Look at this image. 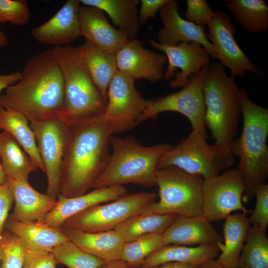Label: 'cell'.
I'll return each instance as SVG.
<instances>
[{
	"label": "cell",
	"mask_w": 268,
	"mask_h": 268,
	"mask_svg": "<svg viewBox=\"0 0 268 268\" xmlns=\"http://www.w3.org/2000/svg\"><path fill=\"white\" fill-rule=\"evenodd\" d=\"M113 124L102 115L68 125L59 194L72 198L87 193L109 161Z\"/></svg>",
	"instance_id": "obj_1"
},
{
	"label": "cell",
	"mask_w": 268,
	"mask_h": 268,
	"mask_svg": "<svg viewBox=\"0 0 268 268\" xmlns=\"http://www.w3.org/2000/svg\"><path fill=\"white\" fill-rule=\"evenodd\" d=\"M64 105L63 75L52 49L29 59L19 80L0 95V107L19 112L30 123L60 117Z\"/></svg>",
	"instance_id": "obj_2"
},
{
	"label": "cell",
	"mask_w": 268,
	"mask_h": 268,
	"mask_svg": "<svg viewBox=\"0 0 268 268\" xmlns=\"http://www.w3.org/2000/svg\"><path fill=\"white\" fill-rule=\"evenodd\" d=\"M243 118L242 131L231 147L236 168L245 185L242 201L255 196L256 188L266 183L268 175V109L255 103L247 90L239 88Z\"/></svg>",
	"instance_id": "obj_3"
},
{
	"label": "cell",
	"mask_w": 268,
	"mask_h": 268,
	"mask_svg": "<svg viewBox=\"0 0 268 268\" xmlns=\"http://www.w3.org/2000/svg\"><path fill=\"white\" fill-rule=\"evenodd\" d=\"M235 78L228 76L218 62L209 65L202 85L205 126L214 144L232 156L231 147L242 114L240 90Z\"/></svg>",
	"instance_id": "obj_4"
},
{
	"label": "cell",
	"mask_w": 268,
	"mask_h": 268,
	"mask_svg": "<svg viewBox=\"0 0 268 268\" xmlns=\"http://www.w3.org/2000/svg\"><path fill=\"white\" fill-rule=\"evenodd\" d=\"M172 146L167 143L143 146L133 137L113 134L110 139L109 161L93 188L130 183L145 187L156 186L157 164Z\"/></svg>",
	"instance_id": "obj_5"
},
{
	"label": "cell",
	"mask_w": 268,
	"mask_h": 268,
	"mask_svg": "<svg viewBox=\"0 0 268 268\" xmlns=\"http://www.w3.org/2000/svg\"><path fill=\"white\" fill-rule=\"evenodd\" d=\"M64 86V105L60 117L67 125L104 114L107 103L83 62L80 46L54 47Z\"/></svg>",
	"instance_id": "obj_6"
},
{
	"label": "cell",
	"mask_w": 268,
	"mask_h": 268,
	"mask_svg": "<svg viewBox=\"0 0 268 268\" xmlns=\"http://www.w3.org/2000/svg\"><path fill=\"white\" fill-rule=\"evenodd\" d=\"M155 176L159 200L148 204L140 213L201 215L204 179L201 176L172 166L157 169Z\"/></svg>",
	"instance_id": "obj_7"
},
{
	"label": "cell",
	"mask_w": 268,
	"mask_h": 268,
	"mask_svg": "<svg viewBox=\"0 0 268 268\" xmlns=\"http://www.w3.org/2000/svg\"><path fill=\"white\" fill-rule=\"evenodd\" d=\"M206 138L199 132L192 130L187 137L164 154L156 169L175 166L205 180L230 167L235 158L221 147L208 143Z\"/></svg>",
	"instance_id": "obj_8"
},
{
	"label": "cell",
	"mask_w": 268,
	"mask_h": 268,
	"mask_svg": "<svg viewBox=\"0 0 268 268\" xmlns=\"http://www.w3.org/2000/svg\"><path fill=\"white\" fill-rule=\"evenodd\" d=\"M157 197L154 192L125 194L117 200L94 205L73 215L64 222L61 229L88 233L112 230L130 217L139 213Z\"/></svg>",
	"instance_id": "obj_9"
},
{
	"label": "cell",
	"mask_w": 268,
	"mask_h": 268,
	"mask_svg": "<svg viewBox=\"0 0 268 268\" xmlns=\"http://www.w3.org/2000/svg\"><path fill=\"white\" fill-rule=\"evenodd\" d=\"M208 66L192 74L188 85L180 90L165 96L146 100L145 109L138 123L154 119L163 112H177L188 119L192 130L197 131L207 137L202 85Z\"/></svg>",
	"instance_id": "obj_10"
},
{
	"label": "cell",
	"mask_w": 268,
	"mask_h": 268,
	"mask_svg": "<svg viewBox=\"0 0 268 268\" xmlns=\"http://www.w3.org/2000/svg\"><path fill=\"white\" fill-rule=\"evenodd\" d=\"M245 190L244 182L236 168L204 180L201 215L211 222L225 219L237 210L251 214L252 210L242 204Z\"/></svg>",
	"instance_id": "obj_11"
},
{
	"label": "cell",
	"mask_w": 268,
	"mask_h": 268,
	"mask_svg": "<svg viewBox=\"0 0 268 268\" xmlns=\"http://www.w3.org/2000/svg\"><path fill=\"white\" fill-rule=\"evenodd\" d=\"M47 178L46 194L57 199L59 194L68 125L60 117L30 123Z\"/></svg>",
	"instance_id": "obj_12"
},
{
	"label": "cell",
	"mask_w": 268,
	"mask_h": 268,
	"mask_svg": "<svg viewBox=\"0 0 268 268\" xmlns=\"http://www.w3.org/2000/svg\"><path fill=\"white\" fill-rule=\"evenodd\" d=\"M214 16L207 25V38L211 43L217 59L230 70L231 75L243 78L248 71L258 78L267 76L257 68L237 44L235 38L236 27L229 14L215 10Z\"/></svg>",
	"instance_id": "obj_13"
},
{
	"label": "cell",
	"mask_w": 268,
	"mask_h": 268,
	"mask_svg": "<svg viewBox=\"0 0 268 268\" xmlns=\"http://www.w3.org/2000/svg\"><path fill=\"white\" fill-rule=\"evenodd\" d=\"M132 78L119 71L111 81L103 115L115 128V134L133 129L143 113L146 100L136 90Z\"/></svg>",
	"instance_id": "obj_14"
},
{
	"label": "cell",
	"mask_w": 268,
	"mask_h": 268,
	"mask_svg": "<svg viewBox=\"0 0 268 268\" xmlns=\"http://www.w3.org/2000/svg\"><path fill=\"white\" fill-rule=\"evenodd\" d=\"M149 44L164 53L167 66L163 78L169 81L172 88H184L190 82V77L209 65L210 56L199 43L183 42L174 46L161 45L153 40Z\"/></svg>",
	"instance_id": "obj_15"
},
{
	"label": "cell",
	"mask_w": 268,
	"mask_h": 268,
	"mask_svg": "<svg viewBox=\"0 0 268 268\" xmlns=\"http://www.w3.org/2000/svg\"><path fill=\"white\" fill-rule=\"evenodd\" d=\"M118 71L134 80L143 78L150 82H158L163 78L167 59L143 47L137 38L129 39L115 54Z\"/></svg>",
	"instance_id": "obj_16"
},
{
	"label": "cell",
	"mask_w": 268,
	"mask_h": 268,
	"mask_svg": "<svg viewBox=\"0 0 268 268\" xmlns=\"http://www.w3.org/2000/svg\"><path fill=\"white\" fill-rule=\"evenodd\" d=\"M163 25L157 33L158 43L174 46L183 42H195L200 44L210 58L217 59L211 43L207 38L204 28L182 18L179 12L176 0H168L159 10Z\"/></svg>",
	"instance_id": "obj_17"
},
{
	"label": "cell",
	"mask_w": 268,
	"mask_h": 268,
	"mask_svg": "<svg viewBox=\"0 0 268 268\" xmlns=\"http://www.w3.org/2000/svg\"><path fill=\"white\" fill-rule=\"evenodd\" d=\"M80 0H68L50 19L30 32L38 42L55 47L63 46L81 36L78 15Z\"/></svg>",
	"instance_id": "obj_18"
},
{
	"label": "cell",
	"mask_w": 268,
	"mask_h": 268,
	"mask_svg": "<svg viewBox=\"0 0 268 268\" xmlns=\"http://www.w3.org/2000/svg\"><path fill=\"white\" fill-rule=\"evenodd\" d=\"M123 185L95 188L87 193L72 198L61 194L57 203L42 222L49 226L61 229L64 222L73 215L94 205L114 201L126 194Z\"/></svg>",
	"instance_id": "obj_19"
},
{
	"label": "cell",
	"mask_w": 268,
	"mask_h": 268,
	"mask_svg": "<svg viewBox=\"0 0 268 268\" xmlns=\"http://www.w3.org/2000/svg\"><path fill=\"white\" fill-rule=\"evenodd\" d=\"M78 15L81 36L101 50L115 55L129 41L124 32L110 25L101 9L80 5Z\"/></svg>",
	"instance_id": "obj_20"
},
{
	"label": "cell",
	"mask_w": 268,
	"mask_h": 268,
	"mask_svg": "<svg viewBox=\"0 0 268 268\" xmlns=\"http://www.w3.org/2000/svg\"><path fill=\"white\" fill-rule=\"evenodd\" d=\"M164 245L216 244L223 238L203 216L177 215L162 234Z\"/></svg>",
	"instance_id": "obj_21"
},
{
	"label": "cell",
	"mask_w": 268,
	"mask_h": 268,
	"mask_svg": "<svg viewBox=\"0 0 268 268\" xmlns=\"http://www.w3.org/2000/svg\"><path fill=\"white\" fill-rule=\"evenodd\" d=\"M15 203L9 218L19 221H42L57 203V199L34 189L27 180L6 178Z\"/></svg>",
	"instance_id": "obj_22"
},
{
	"label": "cell",
	"mask_w": 268,
	"mask_h": 268,
	"mask_svg": "<svg viewBox=\"0 0 268 268\" xmlns=\"http://www.w3.org/2000/svg\"><path fill=\"white\" fill-rule=\"evenodd\" d=\"M61 229L71 241L82 250L106 263L121 260L126 242L122 235L116 230L88 233Z\"/></svg>",
	"instance_id": "obj_23"
},
{
	"label": "cell",
	"mask_w": 268,
	"mask_h": 268,
	"mask_svg": "<svg viewBox=\"0 0 268 268\" xmlns=\"http://www.w3.org/2000/svg\"><path fill=\"white\" fill-rule=\"evenodd\" d=\"M251 226L247 214L242 212L230 214L225 218L224 243L216 244L220 253L216 260L224 268H239V258Z\"/></svg>",
	"instance_id": "obj_24"
},
{
	"label": "cell",
	"mask_w": 268,
	"mask_h": 268,
	"mask_svg": "<svg viewBox=\"0 0 268 268\" xmlns=\"http://www.w3.org/2000/svg\"><path fill=\"white\" fill-rule=\"evenodd\" d=\"M219 253L216 244L164 245L148 256L141 266L154 267L170 262L198 266L215 260Z\"/></svg>",
	"instance_id": "obj_25"
},
{
	"label": "cell",
	"mask_w": 268,
	"mask_h": 268,
	"mask_svg": "<svg viewBox=\"0 0 268 268\" xmlns=\"http://www.w3.org/2000/svg\"><path fill=\"white\" fill-rule=\"evenodd\" d=\"M4 227L25 243L43 251L52 252L57 246L70 240L61 229L42 221H19L8 218Z\"/></svg>",
	"instance_id": "obj_26"
},
{
	"label": "cell",
	"mask_w": 268,
	"mask_h": 268,
	"mask_svg": "<svg viewBox=\"0 0 268 268\" xmlns=\"http://www.w3.org/2000/svg\"><path fill=\"white\" fill-rule=\"evenodd\" d=\"M80 48L83 62L94 83L107 100L108 86L118 71L115 55L101 50L87 40Z\"/></svg>",
	"instance_id": "obj_27"
},
{
	"label": "cell",
	"mask_w": 268,
	"mask_h": 268,
	"mask_svg": "<svg viewBox=\"0 0 268 268\" xmlns=\"http://www.w3.org/2000/svg\"><path fill=\"white\" fill-rule=\"evenodd\" d=\"M82 5L98 8L106 13L118 29L129 39L137 38L140 28L138 0H80Z\"/></svg>",
	"instance_id": "obj_28"
},
{
	"label": "cell",
	"mask_w": 268,
	"mask_h": 268,
	"mask_svg": "<svg viewBox=\"0 0 268 268\" xmlns=\"http://www.w3.org/2000/svg\"><path fill=\"white\" fill-rule=\"evenodd\" d=\"M0 160L6 178L28 180L38 169L17 140L5 131L0 132Z\"/></svg>",
	"instance_id": "obj_29"
},
{
	"label": "cell",
	"mask_w": 268,
	"mask_h": 268,
	"mask_svg": "<svg viewBox=\"0 0 268 268\" xmlns=\"http://www.w3.org/2000/svg\"><path fill=\"white\" fill-rule=\"evenodd\" d=\"M10 134L32 159L38 169L45 172L36 138L28 121L19 112L0 107V132Z\"/></svg>",
	"instance_id": "obj_30"
},
{
	"label": "cell",
	"mask_w": 268,
	"mask_h": 268,
	"mask_svg": "<svg viewBox=\"0 0 268 268\" xmlns=\"http://www.w3.org/2000/svg\"><path fill=\"white\" fill-rule=\"evenodd\" d=\"M227 8L243 28L254 35L268 30V6L263 0H227Z\"/></svg>",
	"instance_id": "obj_31"
},
{
	"label": "cell",
	"mask_w": 268,
	"mask_h": 268,
	"mask_svg": "<svg viewBox=\"0 0 268 268\" xmlns=\"http://www.w3.org/2000/svg\"><path fill=\"white\" fill-rule=\"evenodd\" d=\"M177 216L140 213L130 217L114 229L122 235L126 242H129L148 234H162Z\"/></svg>",
	"instance_id": "obj_32"
},
{
	"label": "cell",
	"mask_w": 268,
	"mask_h": 268,
	"mask_svg": "<svg viewBox=\"0 0 268 268\" xmlns=\"http://www.w3.org/2000/svg\"><path fill=\"white\" fill-rule=\"evenodd\" d=\"M238 260L239 268H268L266 231L251 226Z\"/></svg>",
	"instance_id": "obj_33"
},
{
	"label": "cell",
	"mask_w": 268,
	"mask_h": 268,
	"mask_svg": "<svg viewBox=\"0 0 268 268\" xmlns=\"http://www.w3.org/2000/svg\"><path fill=\"white\" fill-rule=\"evenodd\" d=\"M164 245L161 234L151 233L126 242L121 260L129 268L142 266L145 259Z\"/></svg>",
	"instance_id": "obj_34"
},
{
	"label": "cell",
	"mask_w": 268,
	"mask_h": 268,
	"mask_svg": "<svg viewBox=\"0 0 268 268\" xmlns=\"http://www.w3.org/2000/svg\"><path fill=\"white\" fill-rule=\"evenodd\" d=\"M52 252L57 264L68 268H99L106 263L84 251L70 240L57 246Z\"/></svg>",
	"instance_id": "obj_35"
},
{
	"label": "cell",
	"mask_w": 268,
	"mask_h": 268,
	"mask_svg": "<svg viewBox=\"0 0 268 268\" xmlns=\"http://www.w3.org/2000/svg\"><path fill=\"white\" fill-rule=\"evenodd\" d=\"M0 268H23L25 249L23 242L8 231L0 234Z\"/></svg>",
	"instance_id": "obj_36"
},
{
	"label": "cell",
	"mask_w": 268,
	"mask_h": 268,
	"mask_svg": "<svg viewBox=\"0 0 268 268\" xmlns=\"http://www.w3.org/2000/svg\"><path fill=\"white\" fill-rule=\"evenodd\" d=\"M30 11L25 0H0V23L10 22L17 26L27 24Z\"/></svg>",
	"instance_id": "obj_37"
},
{
	"label": "cell",
	"mask_w": 268,
	"mask_h": 268,
	"mask_svg": "<svg viewBox=\"0 0 268 268\" xmlns=\"http://www.w3.org/2000/svg\"><path fill=\"white\" fill-rule=\"evenodd\" d=\"M255 207L249 217L251 226L264 231L268 225V185L265 183L259 186L255 192Z\"/></svg>",
	"instance_id": "obj_38"
},
{
	"label": "cell",
	"mask_w": 268,
	"mask_h": 268,
	"mask_svg": "<svg viewBox=\"0 0 268 268\" xmlns=\"http://www.w3.org/2000/svg\"><path fill=\"white\" fill-rule=\"evenodd\" d=\"M185 19L198 26L204 27L207 25L214 16L205 0H188Z\"/></svg>",
	"instance_id": "obj_39"
},
{
	"label": "cell",
	"mask_w": 268,
	"mask_h": 268,
	"mask_svg": "<svg viewBox=\"0 0 268 268\" xmlns=\"http://www.w3.org/2000/svg\"><path fill=\"white\" fill-rule=\"evenodd\" d=\"M23 243L25 249L23 268H57L52 252L39 250Z\"/></svg>",
	"instance_id": "obj_40"
},
{
	"label": "cell",
	"mask_w": 268,
	"mask_h": 268,
	"mask_svg": "<svg viewBox=\"0 0 268 268\" xmlns=\"http://www.w3.org/2000/svg\"><path fill=\"white\" fill-rule=\"evenodd\" d=\"M13 201V197L6 180L0 186V234L3 231Z\"/></svg>",
	"instance_id": "obj_41"
},
{
	"label": "cell",
	"mask_w": 268,
	"mask_h": 268,
	"mask_svg": "<svg viewBox=\"0 0 268 268\" xmlns=\"http://www.w3.org/2000/svg\"><path fill=\"white\" fill-rule=\"evenodd\" d=\"M168 0H141L138 14L140 25H144L149 18L155 17L156 13Z\"/></svg>",
	"instance_id": "obj_42"
},
{
	"label": "cell",
	"mask_w": 268,
	"mask_h": 268,
	"mask_svg": "<svg viewBox=\"0 0 268 268\" xmlns=\"http://www.w3.org/2000/svg\"><path fill=\"white\" fill-rule=\"evenodd\" d=\"M20 72L15 71L7 74H0V93L7 87L16 83L20 79Z\"/></svg>",
	"instance_id": "obj_43"
},
{
	"label": "cell",
	"mask_w": 268,
	"mask_h": 268,
	"mask_svg": "<svg viewBox=\"0 0 268 268\" xmlns=\"http://www.w3.org/2000/svg\"><path fill=\"white\" fill-rule=\"evenodd\" d=\"M196 266L177 262H170L154 267L139 266L129 268H195Z\"/></svg>",
	"instance_id": "obj_44"
},
{
	"label": "cell",
	"mask_w": 268,
	"mask_h": 268,
	"mask_svg": "<svg viewBox=\"0 0 268 268\" xmlns=\"http://www.w3.org/2000/svg\"><path fill=\"white\" fill-rule=\"evenodd\" d=\"M99 268H129L121 260L105 263Z\"/></svg>",
	"instance_id": "obj_45"
},
{
	"label": "cell",
	"mask_w": 268,
	"mask_h": 268,
	"mask_svg": "<svg viewBox=\"0 0 268 268\" xmlns=\"http://www.w3.org/2000/svg\"><path fill=\"white\" fill-rule=\"evenodd\" d=\"M195 268H224L216 260L209 261L197 266Z\"/></svg>",
	"instance_id": "obj_46"
},
{
	"label": "cell",
	"mask_w": 268,
	"mask_h": 268,
	"mask_svg": "<svg viewBox=\"0 0 268 268\" xmlns=\"http://www.w3.org/2000/svg\"><path fill=\"white\" fill-rule=\"evenodd\" d=\"M8 42L6 35L0 29V48L7 46Z\"/></svg>",
	"instance_id": "obj_47"
},
{
	"label": "cell",
	"mask_w": 268,
	"mask_h": 268,
	"mask_svg": "<svg viewBox=\"0 0 268 268\" xmlns=\"http://www.w3.org/2000/svg\"><path fill=\"white\" fill-rule=\"evenodd\" d=\"M6 175L0 160V186L6 181Z\"/></svg>",
	"instance_id": "obj_48"
},
{
	"label": "cell",
	"mask_w": 268,
	"mask_h": 268,
	"mask_svg": "<svg viewBox=\"0 0 268 268\" xmlns=\"http://www.w3.org/2000/svg\"><path fill=\"white\" fill-rule=\"evenodd\" d=\"M0 266H1V249L0 248Z\"/></svg>",
	"instance_id": "obj_49"
}]
</instances>
